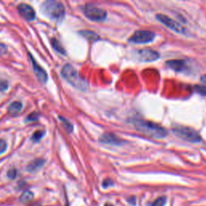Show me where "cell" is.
Returning <instances> with one entry per match:
<instances>
[{
    "instance_id": "obj_1",
    "label": "cell",
    "mask_w": 206,
    "mask_h": 206,
    "mask_svg": "<svg viewBox=\"0 0 206 206\" xmlns=\"http://www.w3.org/2000/svg\"><path fill=\"white\" fill-rule=\"evenodd\" d=\"M132 124L134 125L137 130L152 138H164L168 134V131L166 130L165 128L152 122L135 119H132Z\"/></svg>"
},
{
    "instance_id": "obj_2",
    "label": "cell",
    "mask_w": 206,
    "mask_h": 206,
    "mask_svg": "<svg viewBox=\"0 0 206 206\" xmlns=\"http://www.w3.org/2000/svg\"><path fill=\"white\" fill-rule=\"evenodd\" d=\"M61 75L73 87L77 88L81 91H85L87 89V81L78 74L77 69L71 64H67L62 68Z\"/></svg>"
},
{
    "instance_id": "obj_3",
    "label": "cell",
    "mask_w": 206,
    "mask_h": 206,
    "mask_svg": "<svg viewBox=\"0 0 206 206\" xmlns=\"http://www.w3.org/2000/svg\"><path fill=\"white\" fill-rule=\"evenodd\" d=\"M43 12L52 20L62 21L65 15V10L61 2L57 1H47L41 6Z\"/></svg>"
},
{
    "instance_id": "obj_4",
    "label": "cell",
    "mask_w": 206,
    "mask_h": 206,
    "mask_svg": "<svg viewBox=\"0 0 206 206\" xmlns=\"http://www.w3.org/2000/svg\"><path fill=\"white\" fill-rule=\"evenodd\" d=\"M172 131L179 138L190 142H200L201 137L199 133L192 128L184 126H177L172 129Z\"/></svg>"
},
{
    "instance_id": "obj_5",
    "label": "cell",
    "mask_w": 206,
    "mask_h": 206,
    "mask_svg": "<svg viewBox=\"0 0 206 206\" xmlns=\"http://www.w3.org/2000/svg\"><path fill=\"white\" fill-rule=\"evenodd\" d=\"M83 11L85 16L93 21H103L107 16V13L105 10L93 4H86Z\"/></svg>"
},
{
    "instance_id": "obj_6",
    "label": "cell",
    "mask_w": 206,
    "mask_h": 206,
    "mask_svg": "<svg viewBox=\"0 0 206 206\" xmlns=\"http://www.w3.org/2000/svg\"><path fill=\"white\" fill-rule=\"evenodd\" d=\"M155 37V34L151 31L138 30L130 37L129 41L133 44H147L151 42Z\"/></svg>"
},
{
    "instance_id": "obj_7",
    "label": "cell",
    "mask_w": 206,
    "mask_h": 206,
    "mask_svg": "<svg viewBox=\"0 0 206 206\" xmlns=\"http://www.w3.org/2000/svg\"><path fill=\"white\" fill-rule=\"evenodd\" d=\"M156 18L160 23L164 24L167 28H170L172 31H174L177 33H180V34H186L187 33V30L185 28H183L182 26L179 23H177V21H175L174 19H171L167 15H163V14H158L156 15Z\"/></svg>"
},
{
    "instance_id": "obj_8",
    "label": "cell",
    "mask_w": 206,
    "mask_h": 206,
    "mask_svg": "<svg viewBox=\"0 0 206 206\" xmlns=\"http://www.w3.org/2000/svg\"><path fill=\"white\" fill-rule=\"evenodd\" d=\"M136 58L141 62H151L159 59V54L155 50L150 49H142L136 51Z\"/></svg>"
},
{
    "instance_id": "obj_9",
    "label": "cell",
    "mask_w": 206,
    "mask_h": 206,
    "mask_svg": "<svg viewBox=\"0 0 206 206\" xmlns=\"http://www.w3.org/2000/svg\"><path fill=\"white\" fill-rule=\"evenodd\" d=\"M30 56V59L32 61V67H33V70H34L35 74H36V77L38 79V81L42 84H45L48 81V74L46 71L41 67L40 64H37V62L35 60L34 57L32 56Z\"/></svg>"
},
{
    "instance_id": "obj_10",
    "label": "cell",
    "mask_w": 206,
    "mask_h": 206,
    "mask_svg": "<svg viewBox=\"0 0 206 206\" xmlns=\"http://www.w3.org/2000/svg\"><path fill=\"white\" fill-rule=\"evenodd\" d=\"M99 141L102 143L109 145H114V146H119L125 143V141L122 140L121 138L118 137L116 134L113 133H106L102 134L101 138H99Z\"/></svg>"
},
{
    "instance_id": "obj_11",
    "label": "cell",
    "mask_w": 206,
    "mask_h": 206,
    "mask_svg": "<svg viewBox=\"0 0 206 206\" xmlns=\"http://www.w3.org/2000/svg\"><path fill=\"white\" fill-rule=\"evenodd\" d=\"M18 11L19 14L28 21L34 20L36 18V12L32 6L26 3H21L18 6Z\"/></svg>"
},
{
    "instance_id": "obj_12",
    "label": "cell",
    "mask_w": 206,
    "mask_h": 206,
    "mask_svg": "<svg viewBox=\"0 0 206 206\" xmlns=\"http://www.w3.org/2000/svg\"><path fill=\"white\" fill-rule=\"evenodd\" d=\"M166 64L177 72H184L187 70V64L184 60H171L167 61Z\"/></svg>"
},
{
    "instance_id": "obj_13",
    "label": "cell",
    "mask_w": 206,
    "mask_h": 206,
    "mask_svg": "<svg viewBox=\"0 0 206 206\" xmlns=\"http://www.w3.org/2000/svg\"><path fill=\"white\" fill-rule=\"evenodd\" d=\"M23 108V104L20 102H12L8 107V112L12 115H17Z\"/></svg>"
},
{
    "instance_id": "obj_14",
    "label": "cell",
    "mask_w": 206,
    "mask_h": 206,
    "mask_svg": "<svg viewBox=\"0 0 206 206\" xmlns=\"http://www.w3.org/2000/svg\"><path fill=\"white\" fill-rule=\"evenodd\" d=\"M44 164H45V160L44 159H36L34 161H32L31 164H28V172H35L38 168H41L44 165Z\"/></svg>"
},
{
    "instance_id": "obj_15",
    "label": "cell",
    "mask_w": 206,
    "mask_h": 206,
    "mask_svg": "<svg viewBox=\"0 0 206 206\" xmlns=\"http://www.w3.org/2000/svg\"><path fill=\"white\" fill-rule=\"evenodd\" d=\"M80 34L84 36L85 38L87 39L88 41H97L98 40H100L98 35L96 34L95 32H91V31H81V32H80Z\"/></svg>"
},
{
    "instance_id": "obj_16",
    "label": "cell",
    "mask_w": 206,
    "mask_h": 206,
    "mask_svg": "<svg viewBox=\"0 0 206 206\" xmlns=\"http://www.w3.org/2000/svg\"><path fill=\"white\" fill-rule=\"evenodd\" d=\"M51 45L52 46V48L55 49L56 51L57 52L60 53V54H63L64 55L65 54V50L63 47H62V45H60V43L55 38H52L51 40Z\"/></svg>"
},
{
    "instance_id": "obj_17",
    "label": "cell",
    "mask_w": 206,
    "mask_h": 206,
    "mask_svg": "<svg viewBox=\"0 0 206 206\" xmlns=\"http://www.w3.org/2000/svg\"><path fill=\"white\" fill-rule=\"evenodd\" d=\"M32 198H33V193L31 191L27 190V191H24L20 196L19 200L21 202H28L32 200Z\"/></svg>"
},
{
    "instance_id": "obj_18",
    "label": "cell",
    "mask_w": 206,
    "mask_h": 206,
    "mask_svg": "<svg viewBox=\"0 0 206 206\" xmlns=\"http://www.w3.org/2000/svg\"><path fill=\"white\" fill-rule=\"evenodd\" d=\"M60 119L61 120L62 124L64 126V129H65L68 133L72 132V130H73V126H72V124L70 122L68 121V120L66 119H64V118L61 117V116H60Z\"/></svg>"
},
{
    "instance_id": "obj_19",
    "label": "cell",
    "mask_w": 206,
    "mask_h": 206,
    "mask_svg": "<svg viewBox=\"0 0 206 206\" xmlns=\"http://www.w3.org/2000/svg\"><path fill=\"white\" fill-rule=\"evenodd\" d=\"M45 130H37L33 134L32 137V140L33 142H38L39 140H41V138H43V136L45 135Z\"/></svg>"
},
{
    "instance_id": "obj_20",
    "label": "cell",
    "mask_w": 206,
    "mask_h": 206,
    "mask_svg": "<svg viewBox=\"0 0 206 206\" xmlns=\"http://www.w3.org/2000/svg\"><path fill=\"white\" fill-rule=\"evenodd\" d=\"M167 200L166 196H160L151 203V206H164Z\"/></svg>"
},
{
    "instance_id": "obj_21",
    "label": "cell",
    "mask_w": 206,
    "mask_h": 206,
    "mask_svg": "<svg viewBox=\"0 0 206 206\" xmlns=\"http://www.w3.org/2000/svg\"><path fill=\"white\" fill-rule=\"evenodd\" d=\"M39 119V115L36 112H33L32 114H30L28 116L27 119H26V122H32V121H36L37 119Z\"/></svg>"
},
{
    "instance_id": "obj_22",
    "label": "cell",
    "mask_w": 206,
    "mask_h": 206,
    "mask_svg": "<svg viewBox=\"0 0 206 206\" xmlns=\"http://www.w3.org/2000/svg\"><path fill=\"white\" fill-rule=\"evenodd\" d=\"M196 91L203 95H206V87L205 86H202V85H196L195 86Z\"/></svg>"
},
{
    "instance_id": "obj_23",
    "label": "cell",
    "mask_w": 206,
    "mask_h": 206,
    "mask_svg": "<svg viewBox=\"0 0 206 206\" xmlns=\"http://www.w3.org/2000/svg\"><path fill=\"white\" fill-rule=\"evenodd\" d=\"M6 150V142L3 139H0V154L3 153Z\"/></svg>"
},
{
    "instance_id": "obj_24",
    "label": "cell",
    "mask_w": 206,
    "mask_h": 206,
    "mask_svg": "<svg viewBox=\"0 0 206 206\" xmlns=\"http://www.w3.org/2000/svg\"><path fill=\"white\" fill-rule=\"evenodd\" d=\"M16 174L17 173H16V170H15V168H11L7 172V176H8L10 179H15V177H16Z\"/></svg>"
},
{
    "instance_id": "obj_25",
    "label": "cell",
    "mask_w": 206,
    "mask_h": 206,
    "mask_svg": "<svg viewBox=\"0 0 206 206\" xmlns=\"http://www.w3.org/2000/svg\"><path fill=\"white\" fill-rule=\"evenodd\" d=\"M111 185H113V181L111 180H110V179H106V180H105L102 182V187L104 188V189L110 187Z\"/></svg>"
},
{
    "instance_id": "obj_26",
    "label": "cell",
    "mask_w": 206,
    "mask_h": 206,
    "mask_svg": "<svg viewBox=\"0 0 206 206\" xmlns=\"http://www.w3.org/2000/svg\"><path fill=\"white\" fill-rule=\"evenodd\" d=\"M8 87V84L6 81H0V90L1 91H4Z\"/></svg>"
},
{
    "instance_id": "obj_27",
    "label": "cell",
    "mask_w": 206,
    "mask_h": 206,
    "mask_svg": "<svg viewBox=\"0 0 206 206\" xmlns=\"http://www.w3.org/2000/svg\"><path fill=\"white\" fill-rule=\"evenodd\" d=\"M7 51V48L3 44H0V55H3L5 53H6Z\"/></svg>"
},
{
    "instance_id": "obj_28",
    "label": "cell",
    "mask_w": 206,
    "mask_h": 206,
    "mask_svg": "<svg viewBox=\"0 0 206 206\" xmlns=\"http://www.w3.org/2000/svg\"><path fill=\"white\" fill-rule=\"evenodd\" d=\"M127 201L129 202L130 204H133V205H135V203H136L135 196H130V197L127 199Z\"/></svg>"
},
{
    "instance_id": "obj_29",
    "label": "cell",
    "mask_w": 206,
    "mask_h": 206,
    "mask_svg": "<svg viewBox=\"0 0 206 206\" xmlns=\"http://www.w3.org/2000/svg\"><path fill=\"white\" fill-rule=\"evenodd\" d=\"M200 81L204 83V84H206V74L201 76V77H200Z\"/></svg>"
},
{
    "instance_id": "obj_30",
    "label": "cell",
    "mask_w": 206,
    "mask_h": 206,
    "mask_svg": "<svg viewBox=\"0 0 206 206\" xmlns=\"http://www.w3.org/2000/svg\"><path fill=\"white\" fill-rule=\"evenodd\" d=\"M104 206H115V205H114V204H111V203H106V204H105Z\"/></svg>"
},
{
    "instance_id": "obj_31",
    "label": "cell",
    "mask_w": 206,
    "mask_h": 206,
    "mask_svg": "<svg viewBox=\"0 0 206 206\" xmlns=\"http://www.w3.org/2000/svg\"><path fill=\"white\" fill-rule=\"evenodd\" d=\"M31 206H41V204H33V205H31Z\"/></svg>"
}]
</instances>
